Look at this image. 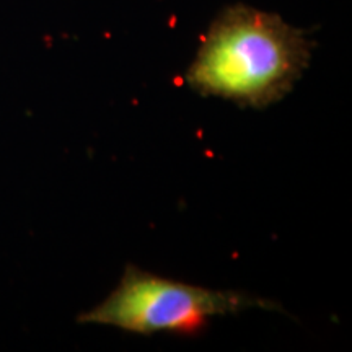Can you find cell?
<instances>
[{
	"instance_id": "2",
	"label": "cell",
	"mask_w": 352,
	"mask_h": 352,
	"mask_svg": "<svg viewBox=\"0 0 352 352\" xmlns=\"http://www.w3.org/2000/svg\"><path fill=\"white\" fill-rule=\"evenodd\" d=\"M250 308L280 310L277 303L236 290H214L168 279L127 264L120 283L78 323L104 324L134 334L196 336L214 316Z\"/></svg>"
},
{
	"instance_id": "1",
	"label": "cell",
	"mask_w": 352,
	"mask_h": 352,
	"mask_svg": "<svg viewBox=\"0 0 352 352\" xmlns=\"http://www.w3.org/2000/svg\"><path fill=\"white\" fill-rule=\"evenodd\" d=\"M311 57L305 32L283 16L235 3L215 16L186 72V85L248 108H266L292 91Z\"/></svg>"
}]
</instances>
